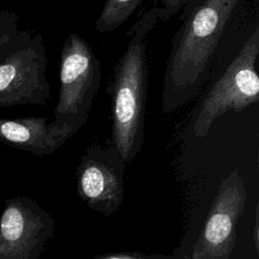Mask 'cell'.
<instances>
[{"mask_svg": "<svg viewBox=\"0 0 259 259\" xmlns=\"http://www.w3.org/2000/svg\"><path fill=\"white\" fill-rule=\"evenodd\" d=\"M18 17L13 11H0V58L16 48L30 32L20 29Z\"/></svg>", "mask_w": 259, "mask_h": 259, "instance_id": "11", "label": "cell"}, {"mask_svg": "<svg viewBox=\"0 0 259 259\" xmlns=\"http://www.w3.org/2000/svg\"><path fill=\"white\" fill-rule=\"evenodd\" d=\"M0 215V259H38L52 220L31 198L5 199Z\"/></svg>", "mask_w": 259, "mask_h": 259, "instance_id": "7", "label": "cell"}, {"mask_svg": "<svg viewBox=\"0 0 259 259\" xmlns=\"http://www.w3.org/2000/svg\"><path fill=\"white\" fill-rule=\"evenodd\" d=\"M186 0H154V8L157 10L159 20L166 21L171 16L178 13Z\"/></svg>", "mask_w": 259, "mask_h": 259, "instance_id": "12", "label": "cell"}, {"mask_svg": "<svg viewBox=\"0 0 259 259\" xmlns=\"http://www.w3.org/2000/svg\"><path fill=\"white\" fill-rule=\"evenodd\" d=\"M185 259H190V258L189 257H185Z\"/></svg>", "mask_w": 259, "mask_h": 259, "instance_id": "15", "label": "cell"}, {"mask_svg": "<svg viewBox=\"0 0 259 259\" xmlns=\"http://www.w3.org/2000/svg\"><path fill=\"white\" fill-rule=\"evenodd\" d=\"M240 0H203L177 31L166 64L162 111L188 103L207 77L223 32Z\"/></svg>", "mask_w": 259, "mask_h": 259, "instance_id": "1", "label": "cell"}, {"mask_svg": "<svg viewBox=\"0 0 259 259\" xmlns=\"http://www.w3.org/2000/svg\"><path fill=\"white\" fill-rule=\"evenodd\" d=\"M253 240L256 250L259 249V217H258V204L256 205V212H255V222L253 227Z\"/></svg>", "mask_w": 259, "mask_h": 259, "instance_id": "13", "label": "cell"}, {"mask_svg": "<svg viewBox=\"0 0 259 259\" xmlns=\"http://www.w3.org/2000/svg\"><path fill=\"white\" fill-rule=\"evenodd\" d=\"M258 55L259 28L256 26L196 108L192 120L195 138L205 137L224 113L241 111L259 100V76L255 67Z\"/></svg>", "mask_w": 259, "mask_h": 259, "instance_id": "4", "label": "cell"}, {"mask_svg": "<svg viewBox=\"0 0 259 259\" xmlns=\"http://www.w3.org/2000/svg\"><path fill=\"white\" fill-rule=\"evenodd\" d=\"M113 145L88 147L78 168V192L91 207L114 210L122 198V165Z\"/></svg>", "mask_w": 259, "mask_h": 259, "instance_id": "8", "label": "cell"}, {"mask_svg": "<svg viewBox=\"0 0 259 259\" xmlns=\"http://www.w3.org/2000/svg\"><path fill=\"white\" fill-rule=\"evenodd\" d=\"M68 138L45 116L7 118L0 116V143L33 153L51 155Z\"/></svg>", "mask_w": 259, "mask_h": 259, "instance_id": "9", "label": "cell"}, {"mask_svg": "<svg viewBox=\"0 0 259 259\" xmlns=\"http://www.w3.org/2000/svg\"><path fill=\"white\" fill-rule=\"evenodd\" d=\"M143 2L144 0H105L95 20V29L101 33L117 29Z\"/></svg>", "mask_w": 259, "mask_h": 259, "instance_id": "10", "label": "cell"}, {"mask_svg": "<svg viewBox=\"0 0 259 259\" xmlns=\"http://www.w3.org/2000/svg\"><path fill=\"white\" fill-rule=\"evenodd\" d=\"M246 197L244 179L238 170H233L220 185L194 246L192 259H229Z\"/></svg>", "mask_w": 259, "mask_h": 259, "instance_id": "6", "label": "cell"}, {"mask_svg": "<svg viewBox=\"0 0 259 259\" xmlns=\"http://www.w3.org/2000/svg\"><path fill=\"white\" fill-rule=\"evenodd\" d=\"M159 21L156 8L144 12L128 31L126 49L110 84L111 144L123 163L140 152L145 136L148 89V36Z\"/></svg>", "mask_w": 259, "mask_h": 259, "instance_id": "2", "label": "cell"}, {"mask_svg": "<svg viewBox=\"0 0 259 259\" xmlns=\"http://www.w3.org/2000/svg\"><path fill=\"white\" fill-rule=\"evenodd\" d=\"M95 259H146V258L140 257V256L127 255V254H112V255L100 256V257H97Z\"/></svg>", "mask_w": 259, "mask_h": 259, "instance_id": "14", "label": "cell"}, {"mask_svg": "<svg viewBox=\"0 0 259 259\" xmlns=\"http://www.w3.org/2000/svg\"><path fill=\"white\" fill-rule=\"evenodd\" d=\"M101 81L99 60L78 33L65 39L60 60V92L52 124L68 139L86 123Z\"/></svg>", "mask_w": 259, "mask_h": 259, "instance_id": "3", "label": "cell"}, {"mask_svg": "<svg viewBox=\"0 0 259 259\" xmlns=\"http://www.w3.org/2000/svg\"><path fill=\"white\" fill-rule=\"evenodd\" d=\"M47 51L40 33L29 34L0 58V106L45 105L51 97Z\"/></svg>", "mask_w": 259, "mask_h": 259, "instance_id": "5", "label": "cell"}]
</instances>
